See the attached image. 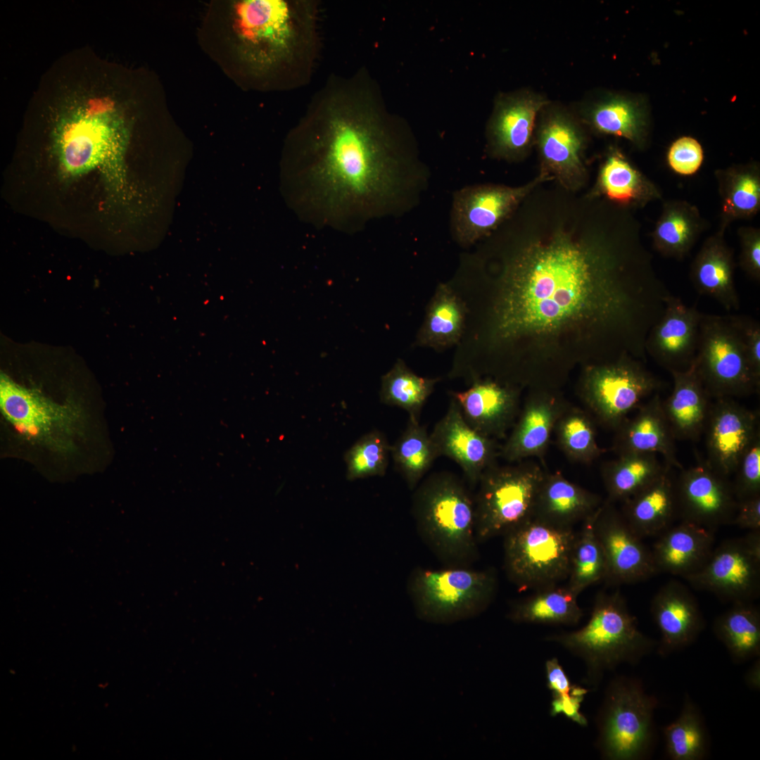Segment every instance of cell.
Masks as SVG:
<instances>
[{
	"instance_id": "277c9868",
	"label": "cell",
	"mask_w": 760,
	"mask_h": 760,
	"mask_svg": "<svg viewBox=\"0 0 760 760\" xmlns=\"http://www.w3.org/2000/svg\"><path fill=\"white\" fill-rule=\"evenodd\" d=\"M412 512L427 545L448 566H469L478 557L475 502L455 474L438 471L416 487Z\"/></svg>"
},
{
	"instance_id": "f546056e",
	"label": "cell",
	"mask_w": 760,
	"mask_h": 760,
	"mask_svg": "<svg viewBox=\"0 0 760 760\" xmlns=\"http://www.w3.org/2000/svg\"><path fill=\"white\" fill-rule=\"evenodd\" d=\"M670 469L622 502L621 514L642 539L658 536L678 519L675 479Z\"/></svg>"
},
{
	"instance_id": "e575fe53",
	"label": "cell",
	"mask_w": 760,
	"mask_h": 760,
	"mask_svg": "<svg viewBox=\"0 0 760 760\" xmlns=\"http://www.w3.org/2000/svg\"><path fill=\"white\" fill-rule=\"evenodd\" d=\"M465 303L447 284H440L427 308L417 344L438 350L459 342L464 328Z\"/></svg>"
},
{
	"instance_id": "8fae6325",
	"label": "cell",
	"mask_w": 760,
	"mask_h": 760,
	"mask_svg": "<svg viewBox=\"0 0 760 760\" xmlns=\"http://www.w3.org/2000/svg\"><path fill=\"white\" fill-rule=\"evenodd\" d=\"M0 407L20 433L59 452L70 451L73 439L84 429L85 416L80 405L72 400L56 403L4 374L0 377Z\"/></svg>"
},
{
	"instance_id": "5bb4252c",
	"label": "cell",
	"mask_w": 760,
	"mask_h": 760,
	"mask_svg": "<svg viewBox=\"0 0 760 760\" xmlns=\"http://www.w3.org/2000/svg\"><path fill=\"white\" fill-rule=\"evenodd\" d=\"M685 579L723 601L752 602L760 594V529L723 541L702 568Z\"/></svg>"
},
{
	"instance_id": "ffe728a7",
	"label": "cell",
	"mask_w": 760,
	"mask_h": 760,
	"mask_svg": "<svg viewBox=\"0 0 760 760\" xmlns=\"http://www.w3.org/2000/svg\"><path fill=\"white\" fill-rule=\"evenodd\" d=\"M702 315L695 306H688L671 294L662 316L648 333L646 353L671 373L688 370L696 357Z\"/></svg>"
},
{
	"instance_id": "4fadbf2b",
	"label": "cell",
	"mask_w": 760,
	"mask_h": 760,
	"mask_svg": "<svg viewBox=\"0 0 760 760\" xmlns=\"http://www.w3.org/2000/svg\"><path fill=\"white\" fill-rule=\"evenodd\" d=\"M661 382L639 361L625 356L589 368L582 396L596 422L616 430Z\"/></svg>"
},
{
	"instance_id": "f907efd6",
	"label": "cell",
	"mask_w": 760,
	"mask_h": 760,
	"mask_svg": "<svg viewBox=\"0 0 760 760\" xmlns=\"http://www.w3.org/2000/svg\"><path fill=\"white\" fill-rule=\"evenodd\" d=\"M740 245L739 265L752 279L760 281V229L743 226L737 229Z\"/></svg>"
},
{
	"instance_id": "f35d334b",
	"label": "cell",
	"mask_w": 760,
	"mask_h": 760,
	"mask_svg": "<svg viewBox=\"0 0 760 760\" xmlns=\"http://www.w3.org/2000/svg\"><path fill=\"white\" fill-rule=\"evenodd\" d=\"M713 631L735 662L760 654V612L752 602L734 603L717 616Z\"/></svg>"
},
{
	"instance_id": "83f0119b",
	"label": "cell",
	"mask_w": 760,
	"mask_h": 760,
	"mask_svg": "<svg viewBox=\"0 0 760 760\" xmlns=\"http://www.w3.org/2000/svg\"><path fill=\"white\" fill-rule=\"evenodd\" d=\"M726 227L709 236L695 257L690 271V280L700 294L718 301L726 310H738L739 297L735 289V264L733 251L725 239Z\"/></svg>"
},
{
	"instance_id": "cb8c5ba5",
	"label": "cell",
	"mask_w": 760,
	"mask_h": 760,
	"mask_svg": "<svg viewBox=\"0 0 760 760\" xmlns=\"http://www.w3.org/2000/svg\"><path fill=\"white\" fill-rule=\"evenodd\" d=\"M564 401L547 393L530 397L521 408L500 456L509 463L542 457L556 422L565 408Z\"/></svg>"
},
{
	"instance_id": "9a60e30c",
	"label": "cell",
	"mask_w": 760,
	"mask_h": 760,
	"mask_svg": "<svg viewBox=\"0 0 760 760\" xmlns=\"http://www.w3.org/2000/svg\"><path fill=\"white\" fill-rule=\"evenodd\" d=\"M552 178L543 170L529 183L516 187L475 184L455 191L450 211V231L460 246L468 247L489 236L515 210L537 185Z\"/></svg>"
},
{
	"instance_id": "8992f818",
	"label": "cell",
	"mask_w": 760,
	"mask_h": 760,
	"mask_svg": "<svg viewBox=\"0 0 760 760\" xmlns=\"http://www.w3.org/2000/svg\"><path fill=\"white\" fill-rule=\"evenodd\" d=\"M546 639L581 657L590 679L595 681L604 671L622 663L635 664L657 646V641L639 630L636 618L619 591L600 593L588 623L581 628Z\"/></svg>"
},
{
	"instance_id": "ee69618b",
	"label": "cell",
	"mask_w": 760,
	"mask_h": 760,
	"mask_svg": "<svg viewBox=\"0 0 760 760\" xmlns=\"http://www.w3.org/2000/svg\"><path fill=\"white\" fill-rule=\"evenodd\" d=\"M595 422L587 410L569 405L561 413L554 433L559 448L571 461L588 464L600 455Z\"/></svg>"
},
{
	"instance_id": "5b68a950",
	"label": "cell",
	"mask_w": 760,
	"mask_h": 760,
	"mask_svg": "<svg viewBox=\"0 0 760 760\" xmlns=\"http://www.w3.org/2000/svg\"><path fill=\"white\" fill-rule=\"evenodd\" d=\"M125 143L122 118L115 104L104 98L68 110L53 131V147L63 172L78 176L99 168L110 187L120 185Z\"/></svg>"
},
{
	"instance_id": "c3c4849f",
	"label": "cell",
	"mask_w": 760,
	"mask_h": 760,
	"mask_svg": "<svg viewBox=\"0 0 760 760\" xmlns=\"http://www.w3.org/2000/svg\"><path fill=\"white\" fill-rule=\"evenodd\" d=\"M703 160V151L699 143L690 137L677 139L669 148L668 163L676 173L690 175L695 173Z\"/></svg>"
},
{
	"instance_id": "bcb514c9",
	"label": "cell",
	"mask_w": 760,
	"mask_h": 760,
	"mask_svg": "<svg viewBox=\"0 0 760 760\" xmlns=\"http://www.w3.org/2000/svg\"><path fill=\"white\" fill-rule=\"evenodd\" d=\"M545 673L547 685L552 695L551 715L563 714L576 723L585 726L588 721L581 713L580 708L588 690L571 683L556 658L546 661Z\"/></svg>"
},
{
	"instance_id": "603a6c76",
	"label": "cell",
	"mask_w": 760,
	"mask_h": 760,
	"mask_svg": "<svg viewBox=\"0 0 760 760\" xmlns=\"http://www.w3.org/2000/svg\"><path fill=\"white\" fill-rule=\"evenodd\" d=\"M451 395L467 423L495 440L505 438L521 410L517 391L490 379H476L467 390L451 392Z\"/></svg>"
},
{
	"instance_id": "7dc6e473",
	"label": "cell",
	"mask_w": 760,
	"mask_h": 760,
	"mask_svg": "<svg viewBox=\"0 0 760 760\" xmlns=\"http://www.w3.org/2000/svg\"><path fill=\"white\" fill-rule=\"evenodd\" d=\"M731 481L737 501L760 496V431L740 458Z\"/></svg>"
},
{
	"instance_id": "681fc988",
	"label": "cell",
	"mask_w": 760,
	"mask_h": 760,
	"mask_svg": "<svg viewBox=\"0 0 760 760\" xmlns=\"http://www.w3.org/2000/svg\"><path fill=\"white\" fill-rule=\"evenodd\" d=\"M742 342L749 368L760 382V324L745 315L728 316Z\"/></svg>"
},
{
	"instance_id": "7c38bea8",
	"label": "cell",
	"mask_w": 760,
	"mask_h": 760,
	"mask_svg": "<svg viewBox=\"0 0 760 760\" xmlns=\"http://www.w3.org/2000/svg\"><path fill=\"white\" fill-rule=\"evenodd\" d=\"M693 366L711 398L759 392L741 338L728 316L703 314Z\"/></svg>"
},
{
	"instance_id": "f6af8a7d",
	"label": "cell",
	"mask_w": 760,
	"mask_h": 760,
	"mask_svg": "<svg viewBox=\"0 0 760 760\" xmlns=\"http://www.w3.org/2000/svg\"><path fill=\"white\" fill-rule=\"evenodd\" d=\"M391 446L385 436L374 430L359 439L346 452L347 476L350 480L386 473Z\"/></svg>"
},
{
	"instance_id": "d6986e66",
	"label": "cell",
	"mask_w": 760,
	"mask_h": 760,
	"mask_svg": "<svg viewBox=\"0 0 760 760\" xmlns=\"http://www.w3.org/2000/svg\"><path fill=\"white\" fill-rule=\"evenodd\" d=\"M547 104L541 94L527 90L500 94L487 127L490 154L507 160L524 156L531 144L536 117Z\"/></svg>"
},
{
	"instance_id": "f1b7e54d",
	"label": "cell",
	"mask_w": 760,
	"mask_h": 760,
	"mask_svg": "<svg viewBox=\"0 0 760 760\" xmlns=\"http://www.w3.org/2000/svg\"><path fill=\"white\" fill-rule=\"evenodd\" d=\"M602 502L598 495L573 483L560 472L546 471L533 518L556 526L573 527L595 512Z\"/></svg>"
},
{
	"instance_id": "7bdbcfd3",
	"label": "cell",
	"mask_w": 760,
	"mask_h": 760,
	"mask_svg": "<svg viewBox=\"0 0 760 760\" xmlns=\"http://www.w3.org/2000/svg\"><path fill=\"white\" fill-rule=\"evenodd\" d=\"M597 509L583 521L572 549L566 586L578 595L590 585L604 581L607 576L604 557L594 527Z\"/></svg>"
},
{
	"instance_id": "9c48e42d",
	"label": "cell",
	"mask_w": 760,
	"mask_h": 760,
	"mask_svg": "<svg viewBox=\"0 0 760 760\" xmlns=\"http://www.w3.org/2000/svg\"><path fill=\"white\" fill-rule=\"evenodd\" d=\"M657 699L637 679L618 677L609 685L597 716V746L604 759L640 760L655 740Z\"/></svg>"
},
{
	"instance_id": "44dd1931",
	"label": "cell",
	"mask_w": 760,
	"mask_h": 760,
	"mask_svg": "<svg viewBox=\"0 0 760 760\" xmlns=\"http://www.w3.org/2000/svg\"><path fill=\"white\" fill-rule=\"evenodd\" d=\"M438 457L456 462L471 488L477 486L483 473L497 464L500 448L496 440L486 436L465 421L459 405L451 399L445 415L430 433Z\"/></svg>"
},
{
	"instance_id": "f5cc1de1",
	"label": "cell",
	"mask_w": 760,
	"mask_h": 760,
	"mask_svg": "<svg viewBox=\"0 0 760 760\" xmlns=\"http://www.w3.org/2000/svg\"><path fill=\"white\" fill-rule=\"evenodd\" d=\"M746 685L752 690H760V660H756L745 675Z\"/></svg>"
},
{
	"instance_id": "8d00e7d4",
	"label": "cell",
	"mask_w": 760,
	"mask_h": 760,
	"mask_svg": "<svg viewBox=\"0 0 760 760\" xmlns=\"http://www.w3.org/2000/svg\"><path fill=\"white\" fill-rule=\"evenodd\" d=\"M583 110L584 120L596 132L625 138L638 148L645 146L647 122L634 101L611 96L588 104Z\"/></svg>"
},
{
	"instance_id": "ab89813d",
	"label": "cell",
	"mask_w": 760,
	"mask_h": 760,
	"mask_svg": "<svg viewBox=\"0 0 760 760\" xmlns=\"http://www.w3.org/2000/svg\"><path fill=\"white\" fill-rule=\"evenodd\" d=\"M666 753L671 760H702L709 752V737L702 714L685 695L678 718L663 729Z\"/></svg>"
},
{
	"instance_id": "d590c367",
	"label": "cell",
	"mask_w": 760,
	"mask_h": 760,
	"mask_svg": "<svg viewBox=\"0 0 760 760\" xmlns=\"http://www.w3.org/2000/svg\"><path fill=\"white\" fill-rule=\"evenodd\" d=\"M669 467L652 453H625L604 463L601 474L611 502H623L661 476ZM671 469V468H670Z\"/></svg>"
},
{
	"instance_id": "4dcf8cb0",
	"label": "cell",
	"mask_w": 760,
	"mask_h": 760,
	"mask_svg": "<svg viewBox=\"0 0 760 760\" xmlns=\"http://www.w3.org/2000/svg\"><path fill=\"white\" fill-rule=\"evenodd\" d=\"M673 386L662 405L676 440H696L704 431L711 398L693 365L688 370L671 373Z\"/></svg>"
},
{
	"instance_id": "3957f363",
	"label": "cell",
	"mask_w": 760,
	"mask_h": 760,
	"mask_svg": "<svg viewBox=\"0 0 760 760\" xmlns=\"http://www.w3.org/2000/svg\"><path fill=\"white\" fill-rule=\"evenodd\" d=\"M235 17L253 62L278 69L291 89L308 82L319 44L314 1L243 0L236 4Z\"/></svg>"
},
{
	"instance_id": "b9f144b4",
	"label": "cell",
	"mask_w": 760,
	"mask_h": 760,
	"mask_svg": "<svg viewBox=\"0 0 760 760\" xmlns=\"http://www.w3.org/2000/svg\"><path fill=\"white\" fill-rule=\"evenodd\" d=\"M395 468L408 488L414 490L428 472L438 455L426 428L409 419L406 428L391 446Z\"/></svg>"
},
{
	"instance_id": "484cf974",
	"label": "cell",
	"mask_w": 760,
	"mask_h": 760,
	"mask_svg": "<svg viewBox=\"0 0 760 760\" xmlns=\"http://www.w3.org/2000/svg\"><path fill=\"white\" fill-rule=\"evenodd\" d=\"M543 110L538 132L542 160L549 171L564 182L579 180L584 172V139L579 126L564 109L547 104Z\"/></svg>"
},
{
	"instance_id": "2e32d148",
	"label": "cell",
	"mask_w": 760,
	"mask_h": 760,
	"mask_svg": "<svg viewBox=\"0 0 760 760\" xmlns=\"http://www.w3.org/2000/svg\"><path fill=\"white\" fill-rule=\"evenodd\" d=\"M681 470L675 479L678 518L714 532L732 525L737 500L729 478L707 462Z\"/></svg>"
},
{
	"instance_id": "1f68e13d",
	"label": "cell",
	"mask_w": 760,
	"mask_h": 760,
	"mask_svg": "<svg viewBox=\"0 0 760 760\" xmlns=\"http://www.w3.org/2000/svg\"><path fill=\"white\" fill-rule=\"evenodd\" d=\"M597 189L613 205L623 209L641 208L662 199L657 185L616 149L609 152L601 166Z\"/></svg>"
},
{
	"instance_id": "ac0fdd59",
	"label": "cell",
	"mask_w": 760,
	"mask_h": 760,
	"mask_svg": "<svg viewBox=\"0 0 760 760\" xmlns=\"http://www.w3.org/2000/svg\"><path fill=\"white\" fill-rule=\"evenodd\" d=\"M707 422V463L722 476L733 475L738 462L759 431L757 415L732 398H716Z\"/></svg>"
},
{
	"instance_id": "e0dca14e",
	"label": "cell",
	"mask_w": 760,
	"mask_h": 760,
	"mask_svg": "<svg viewBox=\"0 0 760 760\" xmlns=\"http://www.w3.org/2000/svg\"><path fill=\"white\" fill-rule=\"evenodd\" d=\"M594 527L606 563L604 581L612 585L634 583L658 574L651 550L613 502L607 500L602 503Z\"/></svg>"
},
{
	"instance_id": "7402d4cb",
	"label": "cell",
	"mask_w": 760,
	"mask_h": 760,
	"mask_svg": "<svg viewBox=\"0 0 760 760\" xmlns=\"http://www.w3.org/2000/svg\"><path fill=\"white\" fill-rule=\"evenodd\" d=\"M650 611L660 633L657 650L662 657L691 645L705 626L695 596L678 581H671L657 591Z\"/></svg>"
},
{
	"instance_id": "816d5d0a",
	"label": "cell",
	"mask_w": 760,
	"mask_h": 760,
	"mask_svg": "<svg viewBox=\"0 0 760 760\" xmlns=\"http://www.w3.org/2000/svg\"><path fill=\"white\" fill-rule=\"evenodd\" d=\"M732 525L750 531L760 529V496L737 501Z\"/></svg>"
},
{
	"instance_id": "d4e9b609",
	"label": "cell",
	"mask_w": 760,
	"mask_h": 760,
	"mask_svg": "<svg viewBox=\"0 0 760 760\" xmlns=\"http://www.w3.org/2000/svg\"><path fill=\"white\" fill-rule=\"evenodd\" d=\"M662 401L655 393L637 408L633 417H627L615 430L613 450L617 455L652 453L661 455L667 467L682 469L676 457V438L666 418Z\"/></svg>"
},
{
	"instance_id": "30bf717a",
	"label": "cell",
	"mask_w": 760,
	"mask_h": 760,
	"mask_svg": "<svg viewBox=\"0 0 760 760\" xmlns=\"http://www.w3.org/2000/svg\"><path fill=\"white\" fill-rule=\"evenodd\" d=\"M577 531L536 519L506 533L505 569L519 590H540L567 579Z\"/></svg>"
},
{
	"instance_id": "836d02e7",
	"label": "cell",
	"mask_w": 760,
	"mask_h": 760,
	"mask_svg": "<svg viewBox=\"0 0 760 760\" xmlns=\"http://www.w3.org/2000/svg\"><path fill=\"white\" fill-rule=\"evenodd\" d=\"M721 202L720 225L753 218L760 210V168L735 165L714 172Z\"/></svg>"
},
{
	"instance_id": "d6a6232c",
	"label": "cell",
	"mask_w": 760,
	"mask_h": 760,
	"mask_svg": "<svg viewBox=\"0 0 760 760\" xmlns=\"http://www.w3.org/2000/svg\"><path fill=\"white\" fill-rule=\"evenodd\" d=\"M706 229L696 205L684 200L666 201L651 233L653 248L664 257L682 260Z\"/></svg>"
},
{
	"instance_id": "60d3db41",
	"label": "cell",
	"mask_w": 760,
	"mask_h": 760,
	"mask_svg": "<svg viewBox=\"0 0 760 760\" xmlns=\"http://www.w3.org/2000/svg\"><path fill=\"white\" fill-rule=\"evenodd\" d=\"M439 380L417 375L398 359L381 378V401L405 410L409 419L419 422L422 408Z\"/></svg>"
},
{
	"instance_id": "74e56055",
	"label": "cell",
	"mask_w": 760,
	"mask_h": 760,
	"mask_svg": "<svg viewBox=\"0 0 760 760\" xmlns=\"http://www.w3.org/2000/svg\"><path fill=\"white\" fill-rule=\"evenodd\" d=\"M578 596L566 585L538 590L513 604L508 616L516 623L575 625L583 614Z\"/></svg>"
},
{
	"instance_id": "ba28073f",
	"label": "cell",
	"mask_w": 760,
	"mask_h": 760,
	"mask_svg": "<svg viewBox=\"0 0 760 760\" xmlns=\"http://www.w3.org/2000/svg\"><path fill=\"white\" fill-rule=\"evenodd\" d=\"M545 473L538 463L528 459L509 465L497 463L483 473L474 496L478 543L504 536L533 519Z\"/></svg>"
},
{
	"instance_id": "7a4b0ae2",
	"label": "cell",
	"mask_w": 760,
	"mask_h": 760,
	"mask_svg": "<svg viewBox=\"0 0 760 760\" xmlns=\"http://www.w3.org/2000/svg\"><path fill=\"white\" fill-rule=\"evenodd\" d=\"M283 171L300 219L345 232L410 211L430 179L409 127L360 75L331 80L317 93L291 130Z\"/></svg>"
},
{
	"instance_id": "6da1fadb",
	"label": "cell",
	"mask_w": 760,
	"mask_h": 760,
	"mask_svg": "<svg viewBox=\"0 0 760 760\" xmlns=\"http://www.w3.org/2000/svg\"><path fill=\"white\" fill-rule=\"evenodd\" d=\"M495 306L503 340L555 334L588 321L612 347L642 348L671 295L639 224L604 208L588 241L559 229L507 261ZM618 351H619L618 350Z\"/></svg>"
},
{
	"instance_id": "52a82bcc",
	"label": "cell",
	"mask_w": 760,
	"mask_h": 760,
	"mask_svg": "<svg viewBox=\"0 0 760 760\" xmlns=\"http://www.w3.org/2000/svg\"><path fill=\"white\" fill-rule=\"evenodd\" d=\"M497 586L493 570L448 566L414 569L408 589L419 618L446 624L481 614L492 602Z\"/></svg>"
},
{
	"instance_id": "4316f807",
	"label": "cell",
	"mask_w": 760,
	"mask_h": 760,
	"mask_svg": "<svg viewBox=\"0 0 760 760\" xmlns=\"http://www.w3.org/2000/svg\"><path fill=\"white\" fill-rule=\"evenodd\" d=\"M714 531L681 521L659 535L651 550L658 571L683 578L698 571L715 547Z\"/></svg>"
}]
</instances>
